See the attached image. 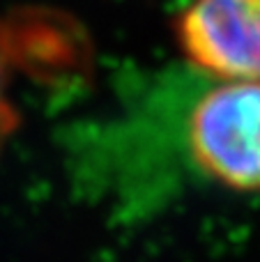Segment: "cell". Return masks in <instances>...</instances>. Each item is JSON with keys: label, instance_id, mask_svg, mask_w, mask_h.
Returning <instances> with one entry per match:
<instances>
[{"label": "cell", "instance_id": "3957f363", "mask_svg": "<svg viewBox=\"0 0 260 262\" xmlns=\"http://www.w3.org/2000/svg\"><path fill=\"white\" fill-rule=\"evenodd\" d=\"M175 32L196 67L260 83V0H196L178 18Z\"/></svg>", "mask_w": 260, "mask_h": 262}, {"label": "cell", "instance_id": "6da1fadb", "mask_svg": "<svg viewBox=\"0 0 260 262\" xmlns=\"http://www.w3.org/2000/svg\"><path fill=\"white\" fill-rule=\"evenodd\" d=\"M92 49L81 23L64 12L23 7L0 16V154L21 124L9 81L23 72L39 81L81 76L90 69Z\"/></svg>", "mask_w": 260, "mask_h": 262}, {"label": "cell", "instance_id": "7a4b0ae2", "mask_svg": "<svg viewBox=\"0 0 260 262\" xmlns=\"http://www.w3.org/2000/svg\"><path fill=\"white\" fill-rule=\"evenodd\" d=\"M196 163L237 191H260V83L230 81L207 92L191 115Z\"/></svg>", "mask_w": 260, "mask_h": 262}]
</instances>
